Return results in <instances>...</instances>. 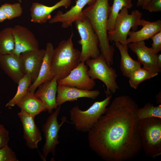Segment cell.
Listing matches in <instances>:
<instances>
[{"instance_id":"obj_1","label":"cell","mask_w":161,"mask_h":161,"mask_svg":"<svg viewBox=\"0 0 161 161\" xmlns=\"http://www.w3.org/2000/svg\"><path fill=\"white\" fill-rule=\"evenodd\" d=\"M138 106L131 97L114 98L88 132L89 146L106 161H126L142 149L139 134Z\"/></svg>"},{"instance_id":"obj_2","label":"cell","mask_w":161,"mask_h":161,"mask_svg":"<svg viewBox=\"0 0 161 161\" xmlns=\"http://www.w3.org/2000/svg\"><path fill=\"white\" fill-rule=\"evenodd\" d=\"M109 0H96L84 8L83 13L89 20L99 41L101 54L110 66L113 64L114 47L110 44L107 28L110 12Z\"/></svg>"},{"instance_id":"obj_3","label":"cell","mask_w":161,"mask_h":161,"mask_svg":"<svg viewBox=\"0 0 161 161\" xmlns=\"http://www.w3.org/2000/svg\"><path fill=\"white\" fill-rule=\"evenodd\" d=\"M73 35L61 41L54 49L51 67L58 81L66 77L80 62V51L74 47Z\"/></svg>"},{"instance_id":"obj_4","label":"cell","mask_w":161,"mask_h":161,"mask_svg":"<svg viewBox=\"0 0 161 161\" xmlns=\"http://www.w3.org/2000/svg\"><path fill=\"white\" fill-rule=\"evenodd\" d=\"M138 129L142 149L155 158L161 154V119L151 117L139 120Z\"/></svg>"},{"instance_id":"obj_5","label":"cell","mask_w":161,"mask_h":161,"mask_svg":"<svg viewBox=\"0 0 161 161\" xmlns=\"http://www.w3.org/2000/svg\"><path fill=\"white\" fill-rule=\"evenodd\" d=\"M112 97L111 95H106L104 99L95 102L85 111L80 109L78 106L73 107L69 111L70 123L77 131L88 132L104 113Z\"/></svg>"},{"instance_id":"obj_6","label":"cell","mask_w":161,"mask_h":161,"mask_svg":"<svg viewBox=\"0 0 161 161\" xmlns=\"http://www.w3.org/2000/svg\"><path fill=\"white\" fill-rule=\"evenodd\" d=\"M143 16L142 13L135 10L129 13V9L123 7L118 15L115 21L113 30L108 32L109 42H119L127 49H128L127 39L131 29L137 30Z\"/></svg>"},{"instance_id":"obj_7","label":"cell","mask_w":161,"mask_h":161,"mask_svg":"<svg viewBox=\"0 0 161 161\" xmlns=\"http://www.w3.org/2000/svg\"><path fill=\"white\" fill-rule=\"evenodd\" d=\"M75 23L80 37L78 41L81 46L80 61L98 57L101 54L98 39L89 20L85 17Z\"/></svg>"},{"instance_id":"obj_8","label":"cell","mask_w":161,"mask_h":161,"mask_svg":"<svg viewBox=\"0 0 161 161\" xmlns=\"http://www.w3.org/2000/svg\"><path fill=\"white\" fill-rule=\"evenodd\" d=\"M85 62L89 67L87 73L89 77L93 80H100L106 86V95L115 93L119 88L116 81L118 75L115 70L107 64L104 57L100 54Z\"/></svg>"},{"instance_id":"obj_9","label":"cell","mask_w":161,"mask_h":161,"mask_svg":"<svg viewBox=\"0 0 161 161\" xmlns=\"http://www.w3.org/2000/svg\"><path fill=\"white\" fill-rule=\"evenodd\" d=\"M61 109V106H58L47 117L42 126V130L45 140L42 149V157L45 160L49 153L53 156L55 155L56 146L59 143L58 132L63 124L68 122L66 117L63 116L61 119V122L59 123L58 117Z\"/></svg>"},{"instance_id":"obj_10","label":"cell","mask_w":161,"mask_h":161,"mask_svg":"<svg viewBox=\"0 0 161 161\" xmlns=\"http://www.w3.org/2000/svg\"><path fill=\"white\" fill-rule=\"evenodd\" d=\"M85 63L80 62L66 77L58 81V85L85 90H92L96 83L89 76L88 68Z\"/></svg>"},{"instance_id":"obj_11","label":"cell","mask_w":161,"mask_h":161,"mask_svg":"<svg viewBox=\"0 0 161 161\" xmlns=\"http://www.w3.org/2000/svg\"><path fill=\"white\" fill-rule=\"evenodd\" d=\"M15 42L14 53L18 55L24 52L39 49L38 41L27 28L20 25L13 27Z\"/></svg>"},{"instance_id":"obj_12","label":"cell","mask_w":161,"mask_h":161,"mask_svg":"<svg viewBox=\"0 0 161 161\" xmlns=\"http://www.w3.org/2000/svg\"><path fill=\"white\" fill-rule=\"evenodd\" d=\"M96 0H77L75 4L65 13L59 11L53 17L49 20L50 24L58 22L61 23V27L66 28L71 26L72 24L78 20L85 17L83 10L86 5H89Z\"/></svg>"},{"instance_id":"obj_13","label":"cell","mask_w":161,"mask_h":161,"mask_svg":"<svg viewBox=\"0 0 161 161\" xmlns=\"http://www.w3.org/2000/svg\"><path fill=\"white\" fill-rule=\"evenodd\" d=\"M128 48L137 56V61L143 67L158 73L161 71L158 66L157 62V53H155L151 47L145 45L144 41L130 43Z\"/></svg>"},{"instance_id":"obj_14","label":"cell","mask_w":161,"mask_h":161,"mask_svg":"<svg viewBox=\"0 0 161 161\" xmlns=\"http://www.w3.org/2000/svg\"><path fill=\"white\" fill-rule=\"evenodd\" d=\"M45 53V49H39L26 51L20 55L23 73L24 75H30L32 83L38 77Z\"/></svg>"},{"instance_id":"obj_15","label":"cell","mask_w":161,"mask_h":161,"mask_svg":"<svg viewBox=\"0 0 161 161\" xmlns=\"http://www.w3.org/2000/svg\"><path fill=\"white\" fill-rule=\"evenodd\" d=\"M97 90H85L75 87L58 85L56 103L57 106L67 101H74L78 98L87 97L95 99L100 94Z\"/></svg>"},{"instance_id":"obj_16","label":"cell","mask_w":161,"mask_h":161,"mask_svg":"<svg viewBox=\"0 0 161 161\" xmlns=\"http://www.w3.org/2000/svg\"><path fill=\"white\" fill-rule=\"evenodd\" d=\"M18 115L22 123L23 137L27 146L31 149L37 148L38 144L42 138L41 132L35 123V117L21 111Z\"/></svg>"},{"instance_id":"obj_17","label":"cell","mask_w":161,"mask_h":161,"mask_svg":"<svg viewBox=\"0 0 161 161\" xmlns=\"http://www.w3.org/2000/svg\"><path fill=\"white\" fill-rule=\"evenodd\" d=\"M58 80L55 77L50 80L44 82L39 85L35 95L40 98L45 106L49 113L58 107L56 103Z\"/></svg>"},{"instance_id":"obj_18","label":"cell","mask_w":161,"mask_h":161,"mask_svg":"<svg viewBox=\"0 0 161 161\" xmlns=\"http://www.w3.org/2000/svg\"><path fill=\"white\" fill-rule=\"evenodd\" d=\"M0 66L17 84L24 75L20 55L14 53L0 54Z\"/></svg>"},{"instance_id":"obj_19","label":"cell","mask_w":161,"mask_h":161,"mask_svg":"<svg viewBox=\"0 0 161 161\" xmlns=\"http://www.w3.org/2000/svg\"><path fill=\"white\" fill-rule=\"evenodd\" d=\"M54 49L51 43L47 44L45 55L38 75L35 80L29 87L28 92L34 93L39 85L44 82L51 80L54 77L51 67Z\"/></svg>"},{"instance_id":"obj_20","label":"cell","mask_w":161,"mask_h":161,"mask_svg":"<svg viewBox=\"0 0 161 161\" xmlns=\"http://www.w3.org/2000/svg\"><path fill=\"white\" fill-rule=\"evenodd\" d=\"M71 3V0H61L51 6L33 3L30 8L31 21L34 23H45L51 18V14L53 11L61 7L67 8Z\"/></svg>"},{"instance_id":"obj_21","label":"cell","mask_w":161,"mask_h":161,"mask_svg":"<svg viewBox=\"0 0 161 161\" xmlns=\"http://www.w3.org/2000/svg\"><path fill=\"white\" fill-rule=\"evenodd\" d=\"M140 25L142 27L140 30L129 32L128 34L129 37L127 39L128 44L150 38L155 34L161 31V21L160 20L151 22L141 18Z\"/></svg>"},{"instance_id":"obj_22","label":"cell","mask_w":161,"mask_h":161,"mask_svg":"<svg viewBox=\"0 0 161 161\" xmlns=\"http://www.w3.org/2000/svg\"><path fill=\"white\" fill-rule=\"evenodd\" d=\"M16 105L21 109V111L35 117L41 112L47 111L43 102L34 93L28 92Z\"/></svg>"},{"instance_id":"obj_23","label":"cell","mask_w":161,"mask_h":161,"mask_svg":"<svg viewBox=\"0 0 161 161\" xmlns=\"http://www.w3.org/2000/svg\"><path fill=\"white\" fill-rule=\"evenodd\" d=\"M121 56L120 68L123 75L129 78L131 74L141 67L142 64L137 60L133 59L128 53V50L119 42L115 43Z\"/></svg>"},{"instance_id":"obj_24","label":"cell","mask_w":161,"mask_h":161,"mask_svg":"<svg viewBox=\"0 0 161 161\" xmlns=\"http://www.w3.org/2000/svg\"><path fill=\"white\" fill-rule=\"evenodd\" d=\"M132 0H113L112 5L110 6V12L107 20V28L108 32L112 31L115 19L120 10L123 7L128 9L133 6Z\"/></svg>"},{"instance_id":"obj_25","label":"cell","mask_w":161,"mask_h":161,"mask_svg":"<svg viewBox=\"0 0 161 161\" xmlns=\"http://www.w3.org/2000/svg\"><path fill=\"white\" fill-rule=\"evenodd\" d=\"M14 49L13 27H5L0 31V54L14 53Z\"/></svg>"},{"instance_id":"obj_26","label":"cell","mask_w":161,"mask_h":161,"mask_svg":"<svg viewBox=\"0 0 161 161\" xmlns=\"http://www.w3.org/2000/svg\"><path fill=\"white\" fill-rule=\"evenodd\" d=\"M32 83L31 77L29 73L25 74L18 83L16 93L14 96L6 104L5 107L10 109L16 105L18 102L27 93Z\"/></svg>"},{"instance_id":"obj_27","label":"cell","mask_w":161,"mask_h":161,"mask_svg":"<svg viewBox=\"0 0 161 161\" xmlns=\"http://www.w3.org/2000/svg\"><path fill=\"white\" fill-rule=\"evenodd\" d=\"M158 73L148 69L140 67L134 71L129 78V83L131 87L135 89L143 81L157 76Z\"/></svg>"},{"instance_id":"obj_28","label":"cell","mask_w":161,"mask_h":161,"mask_svg":"<svg viewBox=\"0 0 161 161\" xmlns=\"http://www.w3.org/2000/svg\"><path fill=\"white\" fill-rule=\"evenodd\" d=\"M137 114L139 120L151 117L161 119V104L155 106L148 102L143 107L138 108Z\"/></svg>"},{"instance_id":"obj_29","label":"cell","mask_w":161,"mask_h":161,"mask_svg":"<svg viewBox=\"0 0 161 161\" xmlns=\"http://www.w3.org/2000/svg\"><path fill=\"white\" fill-rule=\"evenodd\" d=\"M7 19L11 20L21 16L23 9L20 3L13 4L5 3L0 7Z\"/></svg>"},{"instance_id":"obj_30","label":"cell","mask_w":161,"mask_h":161,"mask_svg":"<svg viewBox=\"0 0 161 161\" xmlns=\"http://www.w3.org/2000/svg\"><path fill=\"white\" fill-rule=\"evenodd\" d=\"M15 152L7 145L0 149V161H18Z\"/></svg>"},{"instance_id":"obj_31","label":"cell","mask_w":161,"mask_h":161,"mask_svg":"<svg viewBox=\"0 0 161 161\" xmlns=\"http://www.w3.org/2000/svg\"><path fill=\"white\" fill-rule=\"evenodd\" d=\"M150 38L152 41L151 47L155 53H157L161 50V31L155 34Z\"/></svg>"},{"instance_id":"obj_32","label":"cell","mask_w":161,"mask_h":161,"mask_svg":"<svg viewBox=\"0 0 161 161\" xmlns=\"http://www.w3.org/2000/svg\"><path fill=\"white\" fill-rule=\"evenodd\" d=\"M9 140V131L3 125L0 124V149L7 145Z\"/></svg>"},{"instance_id":"obj_33","label":"cell","mask_w":161,"mask_h":161,"mask_svg":"<svg viewBox=\"0 0 161 161\" xmlns=\"http://www.w3.org/2000/svg\"><path fill=\"white\" fill-rule=\"evenodd\" d=\"M144 9L151 12L161 11V0H151Z\"/></svg>"},{"instance_id":"obj_34","label":"cell","mask_w":161,"mask_h":161,"mask_svg":"<svg viewBox=\"0 0 161 161\" xmlns=\"http://www.w3.org/2000/svg\"><path fill=\"white\" fill-rule=\"evenodd\" d=\"M7 19V16L0 7V22H2Z\"/></svg>"},{"instance_id":"obj_35","label":"cell","mask_w":161,"mask_h":161,"mask_svg":"<svg viewBox=\"0 0 161 161\" xmlns=\"http://www.w3.org/2000/svg\"><path fill=\"white\" fill-rule=\"evenodd\" d=\"M157 62L158 66L160 70H161V54H157Z\"/></svg>"},{"instance_id":"obj_36","label":"cell","mask_w":161,"mask_h":161,"mask_svg":"<svg viewBox=\"0 0 161 161\" xmlns=\"http://www.w3.org/2000/svg\"><path fill=\"white\" fill-rule=\"evenodd\" d=\"M157 102L158 103L161 104V92H159L156 96Z\"/></svg>"},{"instance_id":"obj_37","label":"cell","mask_w":161,"mask_h":161,"mask_svg":"<svg viewBox=\"0 0 161 161\" xmlns=\"http://www.w3.org/2000/svg\"><path fill=\"white\" fill-rule=\"evenodd\" d=\"M151 0H143V4L141 6L142 9H144L145 7Z\"/></svg>"},{"instance_id":"obj_38","label":"cell","mask_w":161,"mask_h":161,"mask_svg":"<svg viewBox=\"0 0 161 161\" xmlns=\"http://www.w3.org/2000/svg\"><path fill=\"white\" fill-rule=\"evenodd\" d=\"M143 2V0H137V7H141Z\"/></svg>"},{"instance_id":"obj_39","label":"cell","mask_w":161,"mask_h":161,"mask_svg":"<svg viewBox=\"0 0 161 161\" xmlns=\"http://www.w3.org/2000/svg\"><path fill=\"white\" fill-rule=\"evenodd\" d=\"M1 112H0V114H1Z\"/></svg>"}]
</instances>
